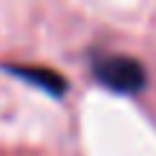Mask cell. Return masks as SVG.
<instances>
[{
    "instance_id": "6da1fadb",
    "label": "cell",
    "mask_w": 156,
    "mask_h": 156,
    "mask_svg": "<svg viewBox=\"0 0 156 156\" xmlns=\"http://www.w3.org/2000/svg\"><path fill=\"white\" fill-rule=\"evenodd\" d=\"M93 73L107 90L122 93V95L139 93L145 87V81H147L142 64L136 58H127V55H101V58H95Z\"/></svg>"
},
{
    "instance_id": "7a4b0ae2",
    "label": "cell",
    "mask_w": 156,
    "mask_h": 156,
    "mask_svg": "<svg viewBox=\"0 0 156 156\" xmlns=\"http://www.w3.org/2000/svg\"><path fill=\"white\" fill-rule=\"evenodd\" d=\"M9 73L23 78L32 87H41L49 95H64L67 93V78L58 75L55 69H46V67H9Z\"/></svg>"
}]
</instances>
